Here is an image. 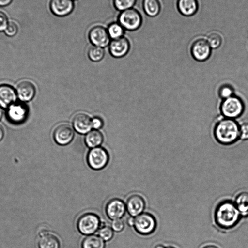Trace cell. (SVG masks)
<instances>
[{
	"mask_svg": "<svg viewBox=\"0 0 248 248\" xmlns=\"http://www.w3.org/2000/svg\"><path fill=\"white\" fill-rule=\"evenodd\" d=\"M240 214L234 202L224 200L220 202L215 208V222L221 229H230L238 223Z\"/></svg>",
	"mask_w": 248,
	"mask_h": 248,
	"instance_id": "obj_1",
	"label": "cell"
},
{
	"mask_svg": "<svg viewBox=\"0 0 248 248\" xmlns=\"http://www.w3.org/2000/svg\"><path fill=\"white\" fill-rule=\"evenodd\" d=\"M239 127L235 120L224 117L215 126L214 137L218 143L222 145L233 144L240 138Z\"/></svg>",
	"mask_w": 248,
	"mask_h": 248,
	"instance_id": "obj_2",
	"label": "cell"
},
{
	"mask_svg": "<svg viewBox=\"0 0 248 248\" xmlns=\"http://www.w3.org/2000/svg\"><path fill=\"white\" fill-rule=\"evenodd\" d=\"M244 108L242 100L235 96L224 99L220 106V111L224 117L234 120L243 114Z\"/></svg>",
	"mask_w": 248,
	"mask_h": 248,
	"instance_id": "obj_3",
	"label": "cell"
},
{
	"mask_svg": "<svg viewBox=\"0 0 248 248\" xmlns=\"http://www.w3.org/2000/svg\"><path fill=\"white\" fill-rule=\"evenodd\" d=\"M77 226L78 231L84 235H92L101 227L99 217L92 213L82 215L78 219Z\"/></svg>",
	"mask_w": 248,
	"mask_h": 248,
	"instance_id": "obj_4",
	"label": "cell"
},
{
	"mask_svg": "<svg viewBox=\"0 0 248 248\" xmlns=\"http://www.w3.org/2000/svg\"><path fill=\"white\" fill-rule=\"evenodd\" d=\"M133 226L139 233L147 235L152 234L155 230L157 222L152 214L145 212L136 217Z\"/></svg>",
	"mask_w": 248,
	"mask_h": 248,
	"instance_id": "obj_5",
	"label": "cell"
},
{
	"mask_svg": "<svg viewBox=\"0 0 248 248\" xmlns=\"http://www.w3.org/2000/svg\"><path fill=\"white\" fill-rule=\"evenodd\" d=\"M109 160V155L107 150L103 147L92 148L88 152L87 161L88 165L93 170L103 169Z\"/></svg>",
	"mask_w": 248,
	"mask_h": 248,
	"instance_id": "obj_6",
	"label": "cell"
},
{
	"mask_svg": "<svg viewBox=\"0 0 248 248\" xmlns=\"http://www.w3.org/2000/svg\"><path fill=\"white\" fill-rule=\"evenodd\" d=\"M120 24L126 30L133 31L141 25L142 18L138 11L129 9L123 11L119 16Z\"/></svg>",
	"mask_w": 248,
	"mask_h": 248,
	"instance_id": "obj_7",
	"label": "cell"
},
{
	"mask_svg": "<svg viewBox=\"0 0 248 248\" xmlns=\"http://www.w3.org/2000/svg\"><path fill=\"white\" fill-rule=\"evenodd\" d=\"M211 53V48L207 41L203 39L196 40L192 45L191 53L193 58L199 62L207 60Z\"/></svg>",
	"mask_w": 248,
	"mask_h": 248,
	"instance_id": "obj_8",
	"label": "cell"
},
{
	"mask_svg": "<svg viewBox=\"0 0 248 248\" xmlns=\"http://www.w3.org/2000/svg\"><path fill=\"white\" fill-rule=\"evenodd\" d=\"M74 136V132L72 128L66 124L58 125L53 133L55 141L60 145H65L70 143Z\"/></svg>",
	"mask_w": 248,
	"mask_h": 248,
	"instance_id": "obj_9",
	"label": "cell"
},
{
	"mask_svg": "<svg viewBox=\"0 0 248 248\" xmlns=\"http://www.w3.org/2000/svg\"><path fill=\"white\" fill-rule=\"evenodd\" d=\"M89 38L94 46L102 47L109 44L110 37L105 28L101 26H96L90 30Z\"/></svg>",
	"mask_w": 248,
	"mask_h": 248,
	"instance_id": "obj_10",
	"label": "cell"
},
{
	"mask_svg": "<svg viewBox=\"0 0 248 248\" xmlns=\"http://www.w3.org/2000/svg\"><path fill=\"white\" fill-rule=\"evenodd\" d=\"M126 209V205L123 201L114 198L107 202L106 213L109 218L114 220L122 217L125 213Z\"/></svg>",
	"mask_w": 248,
	"mask_h": 248,
	"instance_id": "obj_11",
	"label": "cell"
},
{
	"mask_svg": "<svg viewBox=\"0 0 248 248\" xmlns=\"http://www.w3.org/2000/svg\"><path fill=\"white\" fill-rule=\"evenodd\" d=\"M28 109L26 105L22 103L13 104L7 112V117L10 122L19 124L24 122L28 115Z\"/></svg>",
	"mask_w": 248,
	"mask_h": 248,
	"instance_id": "obj_12",
	"label": "cell"
},
{
	"mask_svg": "<svg viewBox=\"0 0 248 248\" xmlns=\"http://www.w3.org/2000/svg\"><path fill=\"white\" fill-rule=\"evenodd\" d=\"M130 44L128 40L124 37L113 39L109 44V49L111 55L120 58L125 55L128 52Z\"/></svg>",
	"mask_w": 248,
	"mask_h": 248,
	"instance_id": "obj_13",
	"label": "cell"
},
{
	"mask_svg": "<svg viewBox=\"0 0 248 248\" xmlns=\"http://www.w3.org/2000/svg\"><path fill=\"white\" fill-rule=\"evenodd\" d=\"M145 207V202L140 195L133 194L128 198L126 208L132 217H136L142 213Z\"/></svg>",
	"mask_w": 248,
	"mask_h": 248,
	"instance_id": "obj_14",
	"label": "cell"
},
{
	"mask_svg": "<svg viewBox=\"0 0 248 248\" xmlns=\"http://www.w3.org/2000/svg\"><path fill=\"white\" fill-rule=\"evenodd\" d=\"M72 124L74 129L82 134L88 133L92 128V119L84 113L77 114L73 119Z\"/></svg>",
	"mask_w": 248,
	"mask_h": 248,
	"instance_id": "obj_15",
	"label": "cell"
},
{
	"mask_svg": "<svg viewBox=\"0 0 248 248\" xmlns=\"http://www.w3.org/2000/svg\"><path fill=\"white\" fill-rule=\"evenodd\" d=\"M74 8V3L69 0H53L50 2V8L55 15L64 16L69 14Z\"/></svg>",
	"mask_w": 248,
	"mask_h": 248,
	"instance_id": "obj_16",
	"label": "cell"
},
{
	"mask_svg": "<svg viewBox=\"0 0 248 248\" xmlns=\"http://www.w3.org/2000/svg\"><path fill=\"white\" fill-rule=\"evenodd\" d=\"M36 93L34 85L29 81H22L16 87V93L18 98L23 101L31 100Z\"/></svg>",
	"mask_w": 248,
	"mask_h": 248,
	"instance_id": "obj_17",
	"label": "cell"
},
{
	"mask_svg": "<svg viewBox=\"0 0 248 248\" xmlns=\"http://www.w3.org/2000/svg\"><path fill=\"white\" fill-rule=\"evenodd\" d=\"M16 94L14 88L7 84L0 85V107H9L14 104Z\"/></svg>",
	"mask_w": 248,
	"mask_h": 248,
	"instance_id": "obj_18",
	"label": "cell"
},
{
	"mask_svg": "<svg viewBox=\"0 0 248 248\" xmlns=\"http://www.w3.org/2000/svg\"><path fill=\"white\" fill-rule=\"evenodd\" d=\"M39 248H60V241L54 234L44 232L38 240Z\"/></svg>",
	"mask_w": 248,
	"mask_h": 248,
	"instance_id": "obj_19",
	"label": "cell"
},
{
	"mask_svg": "<svg viewBox=\"0 0 248 248\" xmlns=\"http://www.w3.org/2000/svg\"><path fill=\"white\" fill-rule=\"evenodd\" d=\"M177 7L182 15L190 16L194 15L197 12L198 3L195 0H180L178 1Z\"/></svg>",
	"mask_w": 248,
	"mask_h": 248,
	"instance_id": "obj_20",
	"label": "cell"
},
{
	"mask_svg": "<svg viewBox=\"0 0 248 248\" xmlns=\"http://www.w3.org/2000/svg\"><path fill=\"white\" fill-rule=\"evenodd\" d=\"M103 141L102 134L97 130H93L87 133L85 137V142L86 145L93 148L99 147Z\"/></svg>",
	"mask_w": 248,
	"mask_h": 248,
	"instance_id": "obj_21",
	"label": "cell"
},
{
	"mask_svg": "<svg viewBox=\"0 0 248 248\" xmlns=\"http://www.w3.org/2000/svg\"><path fill=\"white\" fill-rule=\"evenodd\" d=\"M82 248H105L104 241L96 235H90L86 237L82 242Z\"/></svg>",
	"mask_w": 248,
	"mask_h": 248,
	"instance_id": "obj_22",
	"label": "cell"
},
{
	"mask_svg": "<svg viewBox=\"0 0 248 248\" xmlns=\"http://www.w3.org/2000/svg\"><path fill=\"white\" fill-rule=\"evenodd\" d=\"M234 203L240 213H248V192L244 191L237 194Z\"/></svg>",
	"mask_w": 248,
	"mask_h": 248,
	"instance_id": "obj_23",
	"label": "cell"
},
{
	"mask_svg": "<svg viewBox=\"0 0 248 248\" xmlns=\"http://www.w3.org/2000/svg\"><path fill=\"white\" fill-rule=\"evenodd\" d=\"M143 7L146 14L151 17L157 16L160 11V3L156 0H144Z\"/></svg>",
	"mask_w": 248,
	"mask_h": 248,
	"instance_id": "obj_24",
	"label": "cell"
},
{
	"mask_svg": "<svg viewBox=\"0 0 248 248\" xmlns=\"http://www.w3.org/2000/svg\"><path fill=\"white\" fill-rule=\"evenodd\" d=\"M104 49L99 46H91L88 51L89 59L95 62L101 61L104 56Z\"/></svg>",
	"mask_w": 248,
	"mask_h": 248,
	"instance_id": "obj_25",
	"label": "cell"
},
{
	"mask_svg": "<svg viewBox=\"0 0 248 248\" xmlns=\"http://www.w3.org/2000/svg\"><path fill=\"white\" fill-rule=\"evenodd\" d=\"M108 32L110 38L115 39L122 36L124 29L120 24L114 23L109 26Z\"/></svg>",
	"mask_w": 248,
	"mask_h": 248,
	"instance_id": "obj_26",
	"label": "cell"
},
{
	"mask_svg": "<svg viewBox=\"0 0 248 248\" xmlns=\"http://www.w3.org/2000/svg\"><path fill=\"white\" fill-rule=\"evenodd\" d=\"M206 41L212 48H218L222 43V38L221 36L217 33L213 32L209 34Z\"/></svg>",
	"mask_w": 248,
	"mask_h": 248,
	"instance_id": "obj_27",
	"label": "cell"
},
{
	"mask_svg": "<svg viewBox=\"0 0 248 248\" xmlns=\"http://www.w3.org/2000/svg\"><path fill=\"white\" fill-rule=\"evenodd\" d=\"M98 234L104 241H109L113 237V230L106 225L101 226L98 230Z\"/></svg>",
	"mask_w": 248,
	"mask_h": 248,
	"instance_id": "obj_28",
	"label": "cell"
},
{
	"mask_svg": "<svg viewBox=\"0 0 248 248\" xmlns=\"http://www.w3.org/2000/svg\"><path fill=\"white\" fill-rule=\"evenodd\" d=\"M135 2V0H115L114 4L117 9L124 11L129 9Z\"/></svg>",
	"mask_w": 248,
	"mask_h": 248,
	"instance_id": "obj_29",
	"label": "cell"
},
{
	"mask_svg": "<svg viewBox=\"0 0 248 248\" xmlns=\"http://www.w3.org/2000/svg\"><path fill=\"white\" fill-rule=\"evenodd\" d=\"M18 31V26L14 22H10L8 23L4 32L5 34L10 37H12L16 34Z\"/></svg>",
	"mask_w": 248,
	"mask_h": 248,
	"instance_id": "obj_30",
	"label": "cell"
},
{
	"mask_svg": "<svg viewBox=\"0 0 248 248\" xmlns=\"http://www.w3.org/2000/svg\"><path fill=\"white\" fill-rule=\"evenodd\" d=\"M233 89L228 85L221 87L219 92L220 96L224 99L233 96Z\"/></svg>",
	"mask_w": 248,
	"mask_h": 248,
	"instance_id": "obj_31",
	"label": "cell"
},
{
	"mask_svg": "<svg viewBox=\"0 0 248 248\" xmlns=\"http://www.w3.org/2000/svg\"><path fill=\"white\" fill-rule=\"evenodd\" d=\"M240 138L242 140H248V122L243 123L239 127Z\"/></svg>",
	"mask_w": 248,
	"mask_h": 248,
	"instance_id": "obj_32",
	"label": "cell"
},
{
	"mask_svg": "<svg viewBox=\"0 0 248 248\" xmlns=\"http://www.w3.org/2000/svg\"><path fill=\"white\" fill-rule=\"evenodd\" d=\"M112 230L116 232H121L124 227V223L120 219L114 220L111 223Z\"/></svg>",
	"mask_w": 248,
	"mask_h": 248,
	"instance_id": "obj_33",
	"label": "cell"
},
{
	"mask_svg": "<svg viewBox=\"0 0 248 248\" xmlns=\"http://www.w3.org/2000/svg\"><path fill=\"white\" fill-rule=\"evenodd\" d=\"M103 122L101 118L95 117L92 119V126L94 130H97L102 127Z\"/></svg>",
	"mask_w": 248,
	"mask_h": 248,
	"instance_id": "obj_34",
	"label": "cell"
},
{
	"mask_svg": "<svg viewBox=\"0 0 248 248\" xmlns=\"http://www.w3.org/2000/svg\"><path fill=\"white\" fill-rule=\"evenodd\" d=\"M7 17L6 14L0 11V31L5 30L8 23Z\"/></svg>",
	"mask_w": 248,
	"mask_h": 248,
	"instance_id": "obj_35",
	"label": "cell"
},
{
	"mask_svg": "<svg viewBox=\"0 0 248 248\" xmlns=\"http://www.w3.org/2000/svg\"><path fill=\"white\" fill-rule=\"evenodd\" d=\"M11 2V0H0V6H4L8 5Z\"/></svg>",
	"mask_w": 248,
	"mask_h": 248,
	"instance_id": "obj_36",
	"label": "cell"
},
{
	"mask_svg": "<svg viewBox=\"0 0 248 248\" xmlns=\"http://www.w3.org/2000/svg\"><path fill=\"white\" fill-rule=\"evenodd\" d=\"M134 220H135V219L133 218V217H130L128 218L127 221V224L130 226H134Z\"/></svg>",
	"mask_w": 248,
	"mask_h": 248,
	"instance_id": "obj_37",
	"label": "cell"
},
{
	"mask_svg": "<svg viewBox=\"0 0 248 248\" xmlns=\"http://www.w3.org/2000/svg\"><path fill=\"white\" fill-rule=\"evenodd\" d=\"M4 136V130L2 127L0 125V141L2 140Z\"/></svg>",
	"mask_w": 248,
	"mask_h": 248,
	"instance_id": "obj_38",
	"label": "cell"
},
{
	"mask_svg": "<svg viewBox=\"0 0 248 248\" xmlns=\"http://www.w3.org/2000/svg\"><path fill=\"white\" fill-rule=\"evenodd\" d=\"M202 248H219L217 246L214 245H207Z\"/></svg>",
	"mask_w": 248,
	"mask_h": 248,
	"instance_id": "obj_39",
	"label": "cell"
},
{
	"mask_svg": "<svg viewBox=\"0 0 248 248\" xmlns=\"http://www.w3.org/2000/svg\"><path fill=\"white\" fill-rule=\"evenodd\" d=\"M154 248H166L162 244H158L155 246Z\"/></svg>",
	"mask_w": 248,
	"mask_h": 248,
	"instance_id": "obj_40",
	"label": "cell"
},
{
	"mask_svg": "<svg viewBox=\"0 0 248 248\" xmlns=\"http://www.w3.org/2000/svg\"><path fill=\"white\" fill-rule=\"evenodd\" d=\"M2 115V110L1 108L0 107V119L1 118Z\"/></svg>",
	"mask_w": 248,
	"mask_h": 248,
	"instance_id": "obj_41",
	"label": "cell"
},
{
	"mask_svg": "<svg viewBox=\"0 0 248 248\" xmlns=\"http://www.w3.org/2000/svg\"><path fill=\"white\" fill-rule=\"evenodd\" d=\"M166 248H176L174 247H172V246H169V247H167Z\"/></svg>",
	"mask_w": 248,
	"mask_h": 248,
	"instance_id": "obj_42",
	"label": "cell"
}]
</instances>
